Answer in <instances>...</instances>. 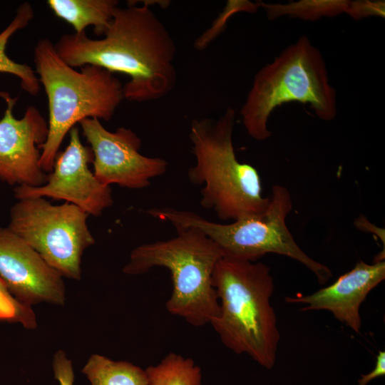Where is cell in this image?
Returning a JSON list of instances; mask_svg holds the SVG:
<instances>
[{
    "label": "cell",
    "mask_w": 385,
    "mask_h": 385,
    "mask_svg": "<svg viewBox=\"0 0 385 385\" xmlns=\"http://www.w3.org/2000/svg\"><path fill=\"white\" fill-rule=\"evenodd\" d=\"M47 5L58 18L71 24L76 34L85 32L92 26L97 36L103 35L108 27L117 0H48Z\"/></svg>",
    "instance_id": "cell-14"
},
{
    "label": "cell",
    "mask_w": 385,
    "mask_h": 385,
    "mask_svg": "<svg viewBox=\"0 0 385 385\" xmlns=\"http://www.w3.org/2000/svg\"><path fill=\"white\" fill-rule=\"evenodd\" d=\"M346 13L354 20L369 16L384 17L385 4L384 1H349Z\"/></svg>",
    "instance_id": "cell-21"
},
{
    "label": "cell",
    "mask_w": 385,
    "mask_h": 385,
    "mask_svg": "<svg viewBox=\"0 0 385 385\" xmlns=\"http://www.w3.org/2000/svg\"><path fill=\"white\" fill-rule=\"evenodd\" d=\"M267 208L262 213L248 215L230 223L208 220L197 213L171 207L150 208L146 212L175 229L193 227L199 230L220 247L223 257L256 262L268 253L288 257L304 265L323 284L332 277L324 265L307 255L294 240L286 224L292 209L287 188L272 186Z\"/></svg>",
    "instance_id": "cell-7"
},
{
    "label": "cell",
    "mask_w": 385,
    "mask_h": 385,
    "mask_svg": "<svg viewBox=\"0 0 385 385\" xmlns=\"http://www.w3.org/2000/svg\"><path fill=\"white\" fill-rule=\"evenodd\" d=\"M290 102L308 104L322 120L330 121L337 113V93L325 61L306 36L299 37L255 74L240 110L248 135L258 141L269 138L272 113Z\"/></svg>",
    "instance_id": "cell-5"
},
{
    "label": "cell",
    "mask_w": 385,
    "mask_h": 385,
    "mask_svg": "<svg viewBox=\"0 0 385 385\" xmlns=\"http://www.w3.org/2000/svg\"><path fill=\"white\" fill-rule=\"evenodd\" d=\"M177 235L136 247L123 273L138 275L155 267L167 268L173 292L166 302L168 312L194 327L210 324L220 313L219 300L212 285V274L223 257L220 247L197 229H176Z\"/></svg>",
    "instance_id": "cell-6"
},
{
    "label": "cell",
    "mask_w": 385,
    "mask_h": 385,
    "mask_svg": "<svg viewBox=\"0 0 385 385\" xmlns=\"http://www.w3.org/2000/svg\"><path fill=\"white\" fill-rule=\"evenodd\" d=\"M103 35L92 39L86 31L65 34L54 47L73 68L94 65L127 75L123 88L128 101H155L173 91L177 82L175 43L148 4L118 6Z\"/></svg>",
    "instance_id": "cell-1"
},
{
    "label": "cell",
    "mask_w": 385,
    "mask_h": 385,
    "mask_svg": "<svg viewBox=\"0 0 385 385\" xmlns=\"http://www.w3.org/2000/svg\"><path fill=\"white\" fill-rule=\"evenodd\" d=\"M385 374V351H379L376 359L374 369L369 374L361 375L359 385H366L371 380Z\"/></svg>",
    "instance_id": "cell-23"
},
{
    "label": "cell",
    "mask_w": 385,
    "mask_h": 385,
    "mask_svg": "<svg viewBox=\"0 0 385 385\" xmlns=\"http://www.w3.org/2000/svg\"><path fill=\"white\" fill-rule=\"evenodd\" d=\"M0 319L21 323L24 327H36L35 314L28 307L14 298L0 278Z\"/></svg>",
    "instance_id": "cell-19"
},
{
    "label": "cell",
    "mask_w": 385,
    "mask_h": 385,
    "mask_svg": "<svg viewBox=\"0 0 385 385\" xmlns=\"http://www.w3.org/2000/svg\"><path fill=\"white\" fill-rule=\"evenodd\" d=\"M6 108L0 119V180L11 185L38 187L48 175L40 165V146L48 135V123L34 106L18 119L13 114L16 98L0 93Z\"/></svg>",
    "instance_id": "cell-11"
},
{
    "label": "cell",
    "mask_w": 385,
    "mask_h": 385,
    "mask_svg": "<svg viewBox=\"0 0 385 385\" xmlns=\"http://www.w3.org/2000/svg\"><path fill=\"white\" fill-rule=\"evenodd\" d=\"M91 385H148L145 369L125 361L93 354L82 369Z\"/></svg>",
    "instance_id": "cell-15"
},
{
    "label": "cell",
    "mask_w": 385,
    "mask_h": 385,
    "mask_svg": "<svg viewBox=\"0 0 385 385\" xmlns=\"http://www.w3.org/2000/svg\"><path fill=\"white\" fill-rule=\"evenodd\" d=\"M145 371L148 385H202L200 368L192 359L173 352Z\"/></svg>",
    "instance_id": "cell-17"
},
{
    "label": "cell",
    "mask_w": 385,
    "mask_h": 385,
    "mask_svg": "<svg viewBox=\"0 0 385 385\" xmlns=\"http://www.w3.org/2000/svg\"><path fill=\"white\" fill-rule=\"evenodd\" d=\"M384 278V260L374 261L371 265L360 260L332 284L312 294L287 297L285 300L307 304L303 311L328 310L340 322L359 333L361 326L360 306Z\"/></svg>",
    "instance_id": "cell-13"
},
{
    "label": "cell",
    "mask_w": 385,
    "mask_h": 385,
    "mask_svg": "<svg viewBox=\"0 0 385 385\" xmlns=\"http://www.w3.org/2000/svg\"><path fill=\"white\" fill-rule=\"evenodd\" d=\"M79 124L93 153V175L101 184L142 189L166 172L165 160L140 153L142 140L131 129L120 127L111 132L97 118Z\"/></svg>",
    "instance_id": "cell-9"
},
{
    "label": "cell",
    "mask_w": 385,
    "mask_h": 385,
    "mask_svg": "<svg viewBox=\"0 0 385 385\" xmlns=\"http://www.w3.org/2000/svg\"><path fill=\"white\" fill-rule=\"evenodd\" d=\"M220 313L210 324L222 343L267 369L275 362L280 335L270 299L274 279L262 262L222 257L212 274Z\"/></svg>",
    "instance_id": "cell-2"
},
{
    "label": "cell",
    "mask_w": 385,
    "mask_h": 385,
    "mask_svg": "<svg viewBox=\"0 0 385 385\" xmlns=\"http://www.w3.org/2000/svg\"><path fill=\"white\" fill-rule=\"evenodd\" d=\"M0 278L14 298L28 307L64 304L62 276L8 227H0Z\"/></svg>",
    "instance_id": "cell-12"
},
{
    "label": "cell",
    "mask_w": 385,
    "mask_h": 385,
    "mask_svg": "<svg viewBox=\"0 0 385 385\" xmlns=\"http://www.w3.org/2000/svg\"><path fill=\"white\" fill-rule=\"evenodd\" d=\"M349 4L347 0H301L287 4L258 2L259 7L264 9L270 20L289 16L306 21L346 13Z\"/></svg>",
    "instance_id": "cell-18"
},
{
    "label": "cell",
    "mask_w": 385,
    "mask_h": 385,
    "mask_svg": "<svg viewBox=\"0 0 385 385\" xmlns=\"http://www.w3.org/2000/svg\"><path fill=\"white\" fill-rule=\"evenodd\" d=\"M235 111L228 107L217 119H194L189 138L195 163L188 178L201 189L200 205L222 220L262 213L270 204L252 165L240 162L233 145Z\"/></svg>",
    "instance_id": "cell-4"
},
{
    "label": "cell",
    "mask_w": 385,
    "mask_h": 385,
    "mask_svg": "<svg viewBox=\"0 0 385 385\" xmlns=\"http://www.w3.org/2000/svg\"><path fill=\"white\" fill-rule=\"evenodd\" d=\"M34 63L48 105V135L40 146V165L51 173L65 136L77 123L86 118H112L124 99L123 85L114 73L94 65L74 69L48 38L37 42Z\"/></svg>",
    "instance_id": "cell-3"
},
{
    "label": "cell",
    "mask_w": 385,
    "mask_h": 385,
    "mask_svg": "<svg viewBox=\"0 0 385 385\" xmlns=\"http://www.w3.org/2000/svg\"><path fill=\"white\" fill-rule=\"evenodd\" d=\"M88 216L67 202L54 205L45 197H29L12 206L8 227L62 277L78 280L83 252L95 243Z\"/></svg>",
    "instance_id": "cell-8"
},
{
    "label": "cell",
    "mask_w": 385,
    "mask_h": 385,
    "mask_svg": "<svg viewBox=\"0 0 385 385\" xmlns=\"http://www.w3.org/2000/svg\"><path fill=\"white\" fill-rule=\"evenodd\" d=\"M259 8L258 3L248 1H228L224 11L220 14L213 24L203 33L195 42L197 50L205 49L216 38L225 26L227 19L239 11L255 12Z\"/></svg>",
    "instance_id": "cell-20"
},
{
    "label": "cell",
    "mask_w": 385,
    "mask_h": 385,
    "mask_svg": "<svg viewBox=\"0 0 385 385\" xmlns=\"http://www.w3.org/2000/svg\"><path fill=\"white\" fill-rule=\"evenodd\" d=\"M66 148L58 153L45 184L31 187L16 186L17 200L29 197H51L73 204L88 215L99 216L113 204L110 186L99 183L89 168L93 162L91 148L82 144L79 129L69 131Z\"/></svg>",
    "instance_id": "cell-10"
},
{
    "label": "cell",
    "mask_w": 385,
    "mask_h": 385,
    "mask_svg": "<svg viewBox=\"0 0 385 385\" xmlns=\"http://www.w3.org/2000/svg\"><path fill=\"white\" fill-rule=\"evenodd\" d=\"M54 377L59 385H73L74 374L73 366L66 354L58 351L54 355L53 362Z\"/></svg>",
    "instance_id": "cell-22"
},
{
    "label": "cell",
    "mask_w": 385,
    "mask_h": 385,
    "mask_svg": "<svg viewBox=\"0 0 385 385\" xmlns=\"http://www.w3.org/2000/svg\"><path fill=\"white\" fill-rule=\"evenodd\" d=\"M33 17L31 5L24 2L18 8L12 21L0 33V73L16 76L20 79L22 88L30 95L36 96L40 90V81L34 71L26 64L13 61L6 53L11 36L18 30L25 28Z\"/></svg>",
    "instance_id": "cell-16"
}]
</instances>
